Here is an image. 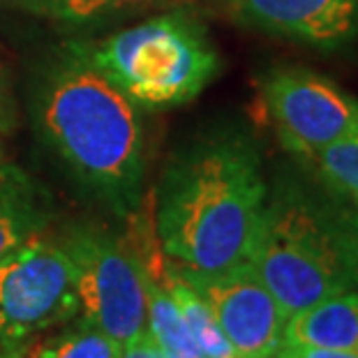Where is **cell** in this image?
I'll use <instances>...</instances> for the list:
<instances>
[{
  "mask_svg": "<svg viewBox=\"0 0 358 358\" xmlns=\"http://www.w3.org/2000/svg\"><path fill=\"white\" fill-rule=\"evenodd\" d=\"M153 196L157 243L180 271L250 262L268 189L248 136L220 132L192 143L166 166Z\"/></svg>",
  "mask_w": 358,
  "mask_h": 358,
  "instance_id": "1",
  "label": "cell"
},
{
  "mask_svg": "<svg viewBox=\"0 0 358 358\" xmlns=\"http://www.w3.org/2000/svg\"><path fill=\"white\" fill-rule=\"evenodd\" d=\"M40 129L72 176L120 215L141 206L143 127L136 104L72 47L40 93Z\"/></svg>",
  "mask_w": 358,
  "mask_h": 358,
  "instance_id": "2",
  "label": "cell"
},
{
  "mask_svg": "<svg viewBox=\"0 0 358 358\" xmlns=\"http://www.w3.org/2000/svg\"><path fill=\"white\" fill-rule=\"evenodd\" d=\"M250 264L287 319L352 287L342 215L296 189L266 199Z\"/></svg>",
  "mask_w": 358,
  "mask_h": 358,
  "instance_id": "3",
  "label": "cell"
},
{
  "mask_svg": "<svg viewBox=\"0 0 358 358\" xmlns=\"http://www.w3.org/2000/svg\"><path fill=\"white\" fill-rule=\"evenodd\" d=\"M134 104L173 106L194 100L217 77L220 58L196 21L164 14L77 47Z\"/></svg>",
  "mask_w": 358,
  "mask_h": 358,
  "instance_id": "4",
  "label": "cell"
},
{
  "mask_svg": "<svg viewBox=\"0 0 358 358\" xmlns=\"http://www.w3.org/2000/svg\"><path fill=\"white\" fill-rule=\"evenodd\" d=\"M60 243L77 271L81 322L95 326L120 347L146 340V280L129 243L95 227H74Z\"/></svg>",
  "mask_w": 358,
  "mask_h": 358,
  "instance_id": "5",
  "label": "cell"
},
{
  "mask_svg": "<svg viewBox=\"0 0 358 358\" xmlns=\"http://www.w3.org/2000/svg\"><path fill=\"white\" fill-rule=\"evenodd\" d=\"M79 315L77 271L47 231L0 257V345L21 347Z\"/></svg>",
  "mask_w": 358,
  "mask_h": 358,
  "instance_id": "6",
  "label": "cell"
},
{
  "mask_svg": "<svg viewBox=\"0 0 358 358\" xmlns=\"http://www.w3.org/2000/svg\"><path fill=\"white\" fill-rule=\"evenodd\" d=\"M264 102L285 146L308 159L358 129V97L301 67L273 70Z\"/></svg>",
  "mask_w": 358,
  "mask_h": 358,
  "instance_id": "7",
  "label": "cell"
},
{
  "mask_svg": "<svg viewBox=\"0 0 358 358\" xmlns=\"http://www.w3.org/2000/svg\"><path fill=\"white\" fill-rule=\"evenodd\" d=\"M180 275L192 285L194 292L210 308L236 356H275L282 347L287 315L273 299V294L262 282L252 264L243 262L217 273L180 271Z\"/></svg>",
  "mask_w": 358,
  "mask_h": 358,
  "instance_id": "8",
  "label": "cell"
},
{
  "mask_svg": "<svg viewBox=\"0 0 358 358\" xmlns=\"http://www.w3.org/2000/svg\"><path fill=\"white\" fill-rule=\"evenodd\" d=\"M236 14L266 33L322 49L358 35V0H231Z\"/></svg>",
  "mask_w": 358,
  "mask_h": 358,
  "instance_id": "9",
  "label": "cell"
},
{
  "mask_svg": "<svg viewBox=\"0 0 358 358\" xmlns=\"http://www.w3.org/2000/svg\"><path fill=\"white\" fill-rule=\"evenodd\" d=\"M282 345L358 354V294L345 289L292 315L285 324Z\"/></svg>",
  "mask_w": 358,
  "mask_h": 358,
  "instance_id": "10",
  "label": "cell"
},
{
  "mask_svg": "<svg viewBox=\"0 0 358 358\" xmlns=\"http://www.w3.org/2000/svg\"><path fill=\"white\" fill-rule=\"evenodd\" d=\"M49 206L19 166L0 164V257L47 231Z\"/></svg>",
  "mask_w": 358,
  "mask_h": 358,
  "instance_id": "11",
  "label": "cell"
},
{
  "mask_svg": "<svg viewBox=\"0 0 358 358\" xmlns=\"http://www.w3.org/2000/svg\"><path fill=\"white\" fill-rule=\"evenodd\" d=\"M162 282L169 289L171 299L176 301L182 322H185L187 331L192 335L194 345L203 354V358H238L231 349L229 340L224 338L220 324L215 322V317H213L210 308L206 306V301L180 275V271L169 259L162 266Z\"/></svg>",
  "mask_w": 358,
  "mask_h": 358,
  "instance_id": "12",
  "label": "cell"
},
{
  "mask_svg": "<svg viewBox=\"0 0 358 358\" xmlns=\"http://www.w3.org/2000/svg\"><path fill=\"white\" fill-rule=\"evenodd\" d=\"M120 349L123 347L113 338L81 322L74 329L30 340L21 347V352L24 358H118Z\"/></svg>",
  "mask_w": 358,
  "mask_h": 358,
  "instance_id": "13",
  "label": "cell"
},
{
  "mask_svg": "<svg viewBox=\"0 0 358 358\" xmlns=\"http://www.w3.org/2000/svg\"><path fill=\"white\" fill-rule=\"evenodd\" d=\"M310 159H315L319 173L335 189L358 199V129L345 139L322 148Z\"/></svg>",
  "mask_w": 358,
  "mask_h": 358,
  "instance_id": "14",
  "label": "cell"
},
{
  "mask_svg": "<svg viewBox=\"0 0 358 358\" xmlns=\"http://www.w3.org/2000/svg\"><path fill=\"white\" fill-rule=\"evenodd\" d=\"M141 3H148V0H63L56 19L70 21V24H86V21L102 17L106 12Z\"/></svg>",
  "mask_w": 358,
  "mask_h": 358,
  "instance_id": "15",
  "label": "cell"
},
{
  "mask_svg": "<svg viewBox=\"0 0 358 358\" xmlns=\"http://www.w3.org/2000/svg\"><path fill=\"white\" fill-rule=\"evenodd\" d=\"M342 227H345V255L352 282L358 285V217L342 215Z\"/></svg>",
  "mask_w": 358,
  "mask_h": 358,
  "instance_id": "16",
  "label": "cell"
},
{
  "mask_svg": "<svg viewBox=\"0 0 358 358\" xmlns=\"http://www.w3.org/2000/svg\"><path fill=\"white\" fill-rule=\"evenodd\" d=\"M273 358H358V354L356 352H340V349H317V347L282 345Z\"/></svg>",
  "mask_w": 358,
  "mask_h": 358,
  "instance_id": "17",
  "label": "cell"
},
{
  "mask_svg": "<svg viewBox=\"0 0 358 358\" xmlns=\"http://www.w3.org/2000/svg\"><path fill=\"white\" fill-rule=\"evenodd\" d=\"M19 5L28 7L30 12H37V14H47V17L56 19V14L63 5V0H17Z\"/></svg>",
  "mask_w": 358,
  "mask_h": 358,
  "instance_id": "18",
  "label": "cell"
},
{
  "mask_svg": "<svg viewBox=\"0 0 358 358\" xmlns=\"http://www.w3.org/2000/svg\"><path fill=\"white\" fill-rule=\"evenodd\" d=\"M5 116H7V88H5L3 72H0V123L5 120Z\"/></svg>",
  "mask_w": 358,
  "mask_h": 358,
  "instance_id": "19",
  "label": "cell"
},
{
  "mask_svg": "<svg viewBox=\"0 0 358 358\" xmlns=\"http://www.w3.org/2000/svg\"><path fill=\"white\" fill-rule=\"evenodd\" d=\"M24 347V345H21ZM21 347H7V345H0V358H24V352Z\"/></svg>",
  "mask_w": 358,
  "mask_h": 358,
  "instance_id": "20",
  "label": "cell"
}]
</instances>
